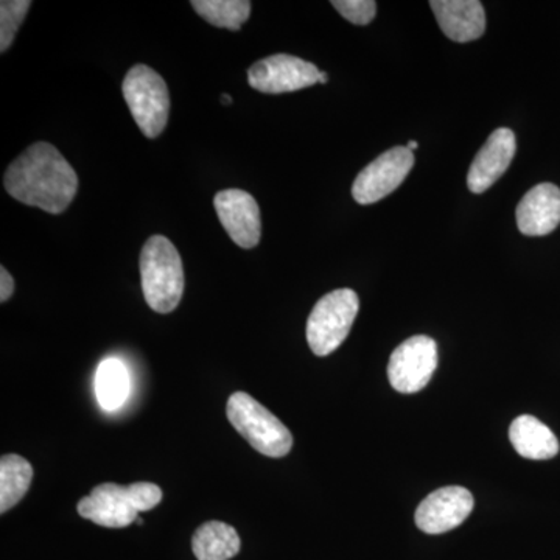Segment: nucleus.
<instances>
[{
	"instance_id": "1",
	"label": "nucleus",
	"mask_w": 560,
	"mask_h": 560,
	"mask_svg": "<svg viewBox=\"0 0 560 560\" xmlns=\"http://www.w3.org/2000/svg\"><path fill=\"white\" fill-rule=\"evenodd\" d=\"M3 187L14 200L57 215L75 198L79 176L51 143L36 142L11 162Z\"/></svg>"
},
{
	"instance_id": "2",
	"label": "nucleus",
	"mask_w": 560,
	"mask_h": 560,
	"mask_svg": "<svg viewBox=\"0 0 560 560\" xmlns=\"http://www.w3.org/2000/svg\"><path fill=\"white\" fill-rule=\"evenodd\" d=\"M140 278L151 311L171 313L184 293V268L178 249L164 235H153L140 253Z\"/></svg>"
},
{
	"instance_id": "3",
	"label": "nucleus",
	"mask_w": 560,
	"mask_h": 560,
	"mask_svg": "<svg viewBox=\"0 0 560 560\" xmlns=\"http://www.w3.org/2000/svg\"><path fill=\"white\" fill-rule=\"evenodd\" d=\"M228 420L254 451L270 458H282L293 447L290 430L249 394H232L226 407Z\"/></svg>"
},
{
	"instance_id": "4",
	"label": "nucleus",
	"mask_w": 560,
	"mask_h": 560,
	"mask_svg": "<svg viewBox=\"0 0 560 560\" xmlns=\"http://www.w3.org/2000/svg\"><path fill=\"white\" fill-rule=\"evenodd\" d=\"M121 91L143 136L150 139L161 136L171 114V95L160 73L145 65L135 66L128 70Z\"/></svg>"
},
{
	"instance_id": "5",
	"label": "nucleus",
	"mask_w": 560,
	"mask_h": 560,
	"mask_svg": "<svg viewBox=\"0 0 560 560\" xmlns=\"http://www.w3.org/2000/svg\"><path fill=\"white\" fill-rule=\"evenodd\" d=\"M359 308V296L353 290H335L320 298L307 320V341L312 352L327 357L340 348L352 329Z\"/></svg>"
},
{
	"instance_id": "6",
	"label": "nucleus",
	"mask_w": 560,
	"mask_h": 560,
	"mask_svg": "<svg viewBox=\"0 0 560 560\" xmlns=\"http://www.w3.org/2000/svg\"><path fill=\"white\" fill-rule=\"evenodd\" d=\"M438 368V346L427 335H416L394 350L388 364L390 386L401 394L419 393Z\"/></svg>"
},
{
	"instance_id": "7",
	"label": "nucleus",
	"mask_w": 560,
	"mask_h": 560,
	"mask_svg": "<svg viewBox=\"0 0 560 560\" xmlns=\"http://www.w3.org/2000/svg\"><path fill=\"white\" fill-rule=\"evenodd\" d=\"M412 165L415 154L407 147H394L385 151L353 180V200L363 206L383 200L404 183Z\"/></svg>"
},
{
	"instance_id": "8",
	"label": "nucleus",
	"mask_w": 560,
	"mask_h": 560,
	"mask_svg": "<svg viewBox=\"0 0 560 560\" xmlns=\"http://www.w3.org/2000/svg\"><path fill=\"white\" fill-rule=\"evenodd\" d=\"M320 70L293 55L278 54L250 66L248 83L264 94H285L319 83Z\"/></svg>"
},
{
	"instance_id": "9",
	"label": "nucleus",
	"mask_w": 560,
	"mask_h": 560,
	"mask_svg": "<svg viewBox=\"0 0 560 560\" xmlns=\"http://www.w3.org/2000/svg\"><path fill=\"white\" fill-rule=\"evenodd\" d=\"M213 206L220 223L235 245L245 249L259 245L260 209L253 195L241 189L221 190L213 198Z\"/></svg>"
},
{
	"instance_id": "10",
	"label": "nucleus",
	"mask_w": 560,
	"mask_h": 560,
	"mask_svg": "<svg viewBox=\"0 0 560 560\" xmlns=\"http://www.w3.org/2000/svg\"><path fill=\"white\" fill-rule=\"evenodd\" d=\"M474 497L460 486L430 493L416 511V525L427 534H444L458 528L474 511Z\"/></svg>"
},
{
	"instance_id": "11",
	"label": "nucleus",
	"mask_w": 560,
	"mask_h": 560,
	"mask_svg": "<svg viewBox=\"0 0 560 560\" xmlns=\"http://www.w3.org/2000/svg\"><path fill=\"white\" fill-rule=\"evenodd\" d=\"M77 511L81 517L105 528H127L138 521L139 512L132 506L130 488L105 482L91 490L79 501Z\"/></svg>"
},
{
	"instance_id": "12",
	"label": "nucleus",
	"mask_w": 560,
	"mask_h": 560,
	"mask_svg": "<svg viewBox=\"0 0 560 560\" xmlns=\"http://www.w3.org/2000/svg\"><path fill=\"white\" fill-rule=\"evenodd\" d=\"M517 151V140L510 128H499L489 136L471 162L467 187L471 194H485L510 168Z\"/></svg>"
},
{
	"instance_id": "13",
	"label": "nucleus",
	"mask_w": 560,
	"mask_h": 560,
	"mask_svg": "<svg viewBox=\"0 0 560 560\" xmlns=\"http://www.w3.org/2000/svg\"><path fill=\"white\" fill-rule=\"evenodd\" d=\"M517 226L522 234L541 237L551 234L560 224V189L544 183L533 187L518 202Z\"/></svg>"
},
{
	"instance_id": "14",
	"label": "nucleus",
	"mask_w": 560,
	"mask_h": 560,
	"mask_svg": "<svg viewBox=\"0 0 560 560\" xmlns=\"http://www.w3.org/2000/svg\"><path fill=\"white\" fill-rule=\"evenodd\" d=\"M430 7L447 38L470 43L485 35V7L478 0H433Z\"/></svg>"
},
{
	"instance_id": "15",
	"label": "nucleus",
	"mask_w": 560,
	"mask_h": 560,
	"mask_svg": "<svg viewBox=\"0 0 560 560\" xmlns=\"http://www.w3.org/2000/svg\"><path fill=\"white\" fill-rule=\"evenodd\" d=\"M510 440L515 452L526 459H551L559 453L558 438L534 416L515 419L511 423Z\"/></svg>"
},
{
	"instance_id": "16",
	"label": "nucleus",
	"mask_w": 560,
	"mask_h": 560,
	"mask_svg": "<svg viewBox=\"0 0 560 560\" xmlns=\"http://www.w3.org/2000/svg\"><path fill=\"white\" fill-rule=\"evenodd\" d=\"M241 548L237 530L219 521L206 522L191 537V550L198 560H230Z\"/></svg>"
},
{
	"instance_id": "17",
	"label": "nucleus",
	"mask_w": 560,
	"mask_h": 560,
	"mask_svg": "<svg viewBox=\"0 0 560 560\" xmlns=\"http://www.w3.org/2000/svg\"><path fill=\"white\" fill-rule=\"evenodd\" d=\"M94 388L103 410L120 408L130 394V374L125 364L117 359L103 360L95 372Z\"/></svg>"
},
{
	"instance_id": "18",
	"label": "nucleus",
	"mask_w": 560,
	"mask_h": 560,
	"mask_svg": "<svg viewBox=\"0 0 560 560\" xmlns=\"http://www.w3.org/2000/svg\"><path fill=\"white\" fill-rule=\"evenodd\" d=\"M33 467L20 455H3L0 459V512L16 506L31 489Z\"/></svg>"
},
{
	"instance_id": "19",
	"label": "nucleus",
	"mask_w": 560,
	"mask_h": 560,
	"mask_svg": "<svg viewBox=\"0 0 560 560\" xmlns=\"http://www.w3.org/2000/svg\"><path fill=\"white\" fill-rule=\"evenodd\" d=\"M191 7L209 24L238 32L249 20L253 5L248 0H194Z\"/></svg>"
},
{
	"instance_id": "20",
	"label": "nucleus",
	"mask_w": 560,
	"mask_h": 560,
	"mask_svg": "<svg viewBox=\"0 0 560 560\" xmlns=\"http://www.w3.org/2000/svg\"><path fill=\"white\" fill-rule=\"evenodd\" d=\"M31 7L32 2L28 0H2L0 2V51L10 49Z\"/></svg>"
},
{
	"instance_id": "21",
	"label": "nucleus",
	"mask_w": 560,
	"mask_h": 560,
	"mask_svg": "<svg viewBox=\"0 0 560 560\" xmlns=\"http://www.w3.org/2000/svg\"><path fill=\"white\" fill-rule=\"evenodd\" d=\"M331 7L355 25L371 24L377 14V2L374 0H334Z\"/></svg>"
},
{
	"instance_id": "22",
	"label": "nucleus",
	"mask_w": 560,
	"mask_h": 560,
	"mask_svg": "<svg viewBox=\"0 0 560 560\" xmlns=\"http://www.w3.org/2000/svg\"><path fill=\"white\" fill-rule=\"evenodd\" d=\"M128 488H130L132 506L138 512L151 511L161 503L162 490L153 482H135Z\"/></svg>"
},
{
	"instance_id": "23",
	"label": "nucleus",
	"mask_w": 560,
	"mask_h": 560,
	"mask_svg": "<svg viewBox=\"0 0 560 560\" xmlns=\"http://www.w3.org/2000/svg\"><path fill=\"white\" fill-rule=\"evenodd\" d=\"M14 291L13 276L7 271V268H0V301L7 302L10 300Z\"/></svg>"
},
{
	"instance_id": "24",
	"label": "nucleus",
	"mask_w": 560,
	"mask_h": 560,
	"mask_svg": "<svg viewBox=\"0 0 560 560\" xmlns=\"http://www.w3.org/2000/svg\"><path fill=\"white\" fill-rule=\"evenodd\" d=\"M327 81H329V77H327V73L326 72H323V70H320V73H319V83L320 84H326Z\"/></svg>"
},
{
	"instance_id": "25",
	"label": "nucleus",
	"mask_w": 560,
	"mask_h": 560,
	"mask_svg": "<svg viewBox=\"0 0 560 560\" xmlns=\"http://www.w3.org/2000/svg\"><path fill=\"white\" fill-rule=\"evenodd\" d=\"M407 149L415 151L416 149H418V142H415V140H411V142L407 143Z\"/></svg>"
},
{
	"instance_id": "26",
	"label": "nucleus",
	"mask_w": 560,
	"mask_h": 560,
	"mask_svg": "<svg viewBox=\"0 0 560 560\" xmlns=\"http://www.w3.org/2000/svg\"><path fill=\"white\" fill-rule=\"evenodd\" d=\"M223 103L224 105H232V98L230 97V95H226V94H223Z\"/></svg>"
}]
</instances>
